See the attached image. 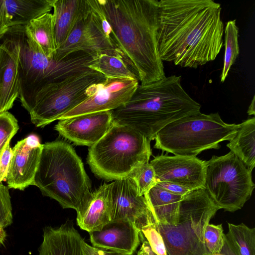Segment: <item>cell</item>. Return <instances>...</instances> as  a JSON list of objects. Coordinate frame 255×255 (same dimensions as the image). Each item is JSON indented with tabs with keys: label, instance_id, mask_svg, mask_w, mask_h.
I'll list each match as a JSON object with an SVG mask.
<instances>
[{
	"label": "cell",
	"instance_id": "cell-1",
	"mask_svg": "<svg viewBox=\"0 0 255 255\" xmlns=\"http://www.w3.org/2000/svg\"><path fill=\"white\" fill-rule=\"evenodd\" d=\"M221 4L212 0H161L157 41L162 61L197 68L214 61L223 45Z\"/></svg>",
	"mask_w": 255,
	"mask_h": 255
},
{
	"label": "cell",
	"instance_id": "cell-2",
	"mask_svg": "<svg viewBox=\"0 0 255 255\" xmlns=\"http://www.w3.org/2000/svg\"><path fill=\"white\" fill-rule=\"evenodd\" d=\"M108 21L112 46L119 49L140 84L165 77L158 52L157 0H96Z\"/></svg>",
	"mask_w": 255,
	"mask_h": 255
},
{
	"label": "cell",
	"instance_id": "cell-3",
	"mask_svg": "<svg viewBox=\"0 0 255 255\" xmlns=\"http://www.w3.org/2000/svg\"><path fill=\"white\" fill-rule=\"evenodd\" d=\"M180 76L139 84L125 104L111 111L114 124L129 127L151 141L169 124L200 112L201 105L185 91Z\"/></svg>",
	"mask_w": 255,
	"mask_h": 255
},
{
	"label": "cell",
	"instance_id": "cell-4",
	"mask_svg": "<svg viewBox=\"0 0 255 255\" xmlns=\"http://www.w3.org/2000/svg\"><path fill=\"white\" fill-rule=\"evenodd\" d=\"M34 183L43 196L55 200L63 209L76 212L93 195L82 160L73 147L62 140L43 144Z\"/></svg>",
	"mask_w": 255,
	"mask_h": 255
},
{
	"label": "cell",
	"instance_id": "cell-5",
	"mask_svg": "<svg viewBox=\"0 0 255 255\" xmlns=\"http://www.w3.org/2000/svg\"><path fill=\"white\" fill-rule=\"evenodd\" d=\"M150 142L137 131L114 124L99 141L89 147L87 162L100 178H124L140 165L149 162L152 154Z\"/></svg>",
	"mask_w": 255,
	"mask_h": 255
},
{
	"label": "cell",
	"instance_id": "cell-6",
	"mask_svg": "<svg viewBox=\"0 0 255 255\" xmlns=\"http://www.w3.org/2000/svg\"><path fill=\"white\" fill-rule=\"evenodd\" d=\"M240 124H227L218 113H201L177 120L156 135L154 148L175 155L196 157L204 150L219 149L220 143L230 140Z\"/></svg>",
	"mask_w": 255,
	"mask_h": 255
},
{
	"label": "cell",
	"instance_id": "cell-7",
	"mask_svg": "<svg viewBox=\"0 0 255 255\" xmlns=\"http://www.w3.org/2000/svg\"><path fill=\"white\" fill-rule=\"evenodd\" d=\"M93 62L91 55L82 51L73 52L60 61L49 59L25 32L23 26L19 62L18 98L21 106L25 109L43 86L90 69Z\"/></svg>",
	"mask_w": 255,
	"mask_h": 255
},
{
	"label": "cell",
	"instance_id": "cell-8",
	"mask_svg": "<svg viewBox=\"0 0 255 255\" xmlns=\"http://www.w3.org/2000/svg\"><path fill=\"white\" fill-rule=\"evenodd\" d=\"M218 210L205 188L183 196L175 224L155 222L167 255H210L204 244V232Z\"/></svg>",
	"mask_w": 255,
	"mask_h": 255
},
{
	"label": "cell",
	"instance_id": "cell-9",
	"mask_svg": "<svg viewBox=\"0 0 255 255\" xmlns=\"http://www.w3.org/2000/svg\"><path fill=\"white\" fill-rule=\"evenodd\" d=\"M105 79L104 75L91 69L77 72L42 87L25 109L31 123L43 128L92 96Z\"/></svg>",
	"mask_w": 255,
	"mask_h": 255
},
{
	"label": "cell",
	"instance_id": "cell-10",
	"mask_svg": "<svg viewBox=\"0 0 255 255\" xmlns=\"http://www.w3.org/2000/svg\"><path fill=\"white\" fill-rule=\"evenodd\" d=\"M205 187L219 209L234 212L251 198L255 185L252 171L231 151L205 161Z\"/></svg>",
	"mask_w": 255,
	"mask_h": 255
},
{
	"label": "cell",
	"instance_id": "cell-11",
	"mask_svg": "<svg viewBox=\"0 0 255 255\" xmlns=\"http://www.w3.org/2000/svg\"><path fill=\"white\" fill-rule=\"evenodd\" d=\"M110 221H126L139 229L154 222L144 196L138 194L134 181L129 177L108 184Z\"/></svg>",
	"mask_w": 255,
	"mask_h": 255
},
{
	"label": "cell",
	"instance_id": "cell-12",
	"mask_svg": "<svg viewBox=\"0 0 255 255\" xmlns=\"http://www.w3.org/2000/svg\"><path fill=\"white\" fill-rule=\"evenodd\" d=\"M22 27H11L0 40V114L11 109L19 97V62Z\"/></svg>",
	"mask_w": 255,
	"mask_h": 255
},
{
	"label": "cell",
	"instance_id": "cell-13",
	"mask_svg": "<svg viewBox=\"0 0 255 255\" xmlns=\"http://www.w3.org/2000/svg\"><path fill=\"white\" fill-rule=\"evenodd\" d=\"M138 85L137 79L105 77V80L97 85L92 96L64 114L60 120L115 110L129 101Z\"/></svg>",
	"mask_w": 255,
	"mask_h": 255
},
{
	"label": "cell",
	"instance_id": "cell-14",
	"mask_svg": "<svg viewBox=\"0 0 255 255\" xmlns=\"http://www.w3.org/2000/svg\"><path fill=\"white\" fill-rule=\"evenodd\" d=\"M149 163L157 181L172 182L190 190L205 187V161L196 157L161 154Z\"/></svg>",
	"mask_w": 255,
	"mask_h": 255
},
{
	"label": "cell",
	"instance_id": "cell-15",
	"mask_svg": "<svg viewBox=\"0 0 255 255\" xmlns=\"http://www.w3.org/2000/svg\"><path fill=\"white\" fill-rule=\"evenodd\" d=\"M114 125L111 111L83 114L59 120L54 129L76 145L91 146Z\"/></svg>",
	"mask_w": 255,
	"mask_h": 255
},
{
	"label": "cell",
	"instance_id": "cell-16",
	"mask_svg": "<svg viewBox=\"0 0 255 255\" xmlns=\"http://www.w3.org/2000/svg\"><path fill=\"white\" fill-rule=\"evenodd\" d=\"M43 144L39 137L31 134L20 140L12 148L5 181L8 188L21 191L34 185Z\"/></svg>",
	"mask_w": 255,
	"mask_h": 255
},
{
	"label": "cell",
	"instance_id": "cell-17",
	"mask_svg": "<svg viewBox=\"0 0 255 255\" xmlns=\"http://www.w3.org/2000/svg\"><path fill=\"white\" fill-rule=\"evenodd\" d=\"M116 49L106 39L89 10L77 22L53 59L60 61L77 51H84L93 58L106 51ZM117 49V48H116Z\"/></svg>",
	"mask_w": 255,
	"mask_h": 255
},
{
	"label": "cell",
	"instance_id": "cell-18",
	"mask_svg": "<svg viewBox=\"0 0 255 255\" xmlns=\"http://www.w3.org/2000/svg\"><path fill=\"white\" fill-rule=\"evenodd\" d=\"M89 233L92 246L123 255H133L140 241L139 230L129 221H110Z\"/></svg>",
	"mask_w": 255,
	"mask_h": 255
},
{
	"label": "cell",
	"instance_id": "cell-19",
	"mask_svg": "<svg viewBox=\"0 0 255 255\" xmlns=\"http://www.w3.org/2000/svg\"><path fill=\"white\" fill-rule=\"evenodd\" d=\"M83 240L70 220L58 227H46L39 255H84Z\"/></svg>",
	"mask_w": 255,
	"mask_h": 255
},
{
	"label": "cell",
	"instance_id": "cell-20",
	"mask_svg": "<svg viewBox=\"0 0 255 255\" xmlns=\"http://www.w3.org/2000/svg\"><path fill=\"white\" fill-rule=\"evenodd\" d=\"M54 35L57 50L65 41L79 19L89 10L87 0H54Z\"/></svg>",
	"mask_w": 255,
	"mask_h": 255
},
{
	"label": "cell",
	"instance_id": "cell-21",
	"mask_svg": "<svg viewBox=\"0 0 255 255\" xmlns=\"http://www.w3.org/2000/svg\"><path fill=\"white\" fill-rule=\"evenodd\" d=\"M111 221L108 196V184L101 185L93 192L88 203L77 212V225L90 233L101 229Z\"/></svg>",
	"mask_w": 255,
	"mask_h": 255
},
{
	"label": "cell",
	"instance_id": "cell-22",
	"mask_svg": "<svg viewBox=\"0 0 255 255\" xmlns=\"http://www.w3.org/2000/svg\"><path fill=\"white\" fill-rule=\"evenodd\" d=\"M144 196L155 222L164 225L176 223L180 202L183 196L170 193L157 185Z\"/></svg>",
	"mask_w": 255,
	"mask_h": 255
},
{
	"label": "cell",
	"instance_id": "cell-23",
	"mask_svg": "<svg viewBox=\"0 0 255 255\" xmlns=\"http://www.w3.org/2000/svg\"><path fill=\"white\" fill-rule=\"evenodd\" d=\"M227 146L250 170L255 165V118L240 124L234 136Z\"/></svg>",
	"mask_w": 255,
	"mask_h": 255
},
{
	"label": "cell",
	"instance_id": "cell-24",
	"mask_svg": "<svg viewBox=\"0 0 255 255\" xmlns=\"http://www.w3.org/2000/svg\"><path fill=\"white\" fill-rule=\"evenodd\" d=\"M54 0H4L11 26H25L30 21L49 13Z\"/></svg>",
	"mask_w": 255,
	"mask_h": 255
},
{
	"label": "cell",
	"instance_id": "cell-25",
	"mask_svg": "<svg viewBox=\"0 0 255 255\" xmlns=\"http://www.w3.org/2000/svg\"><path fill=\"white\" fill-rule=\"evenodd\" d=\"M25 32L38 45L44 55L53 59L56 53L52 13H45L24 26Z\"/></svg>",
	"mask_w": 255,
	"mask_h": 255
},
{
	"label": "cell",
	"instance_id": "cell-26",
	"mask_svg": "<svg viewBox=\"0 0 255 255\" xmlns=\"http://www.w3.org/2000/svg\"><path fill=\"white\" fill-rule=\"evenodd\" d=\"M93 59V63L89 68L101 73L105 77L137 80L132 69L118 49L103 52Z\"/></svg>",
	"mask_w": 255,
	"mask_h": 255
},
{
	"label": "cell",
	"instance_id": "cell-27",
	"mask_svg": "<svg viewBox=\"0 0 255 255\" xmlns=\"http://www.w3.org/2000/svg\"><path fill=\"white\" fill-rule=\"evenodd\" d=\"M226 235L230 239L240 255H255V228L243 223H228Z\"/></svg>",
	"mask_w": 255,
	"mask_h": 255
},
{
	"label": "cell",
	"instance_id": "cell-28",
	"mask_svg": "<svg viewBox=\"0 0 255 255\" xmlns=\"http://www.w3.org/2000/svg\"><path fill=\"white\" fill-rule=\"evenodd\" d=\"M225 54L220 81L225 82L229 72L240 53L238 43L239 28L235 19L229 20L224 29Z\"/></svg>",
	"mask_w": 255,
	"mask_h": 255
},
{
	"label": "cell",
	"instance_id": "cell-29",
	"mask_svg": "<svg viewBox=\"0 0 255 255\" xmlns=\"http://www.w3.org/2000/svg\"><path fill=\"white\" fill-rule=\"evenodd\" d=\"M128 177L134 181L140 196L146 194L157 181L154 170L149 162L143 163L136 168Z\"/></svg>",
	"mask_w": 255,
	"mask_h": 255
},
{
	"label": "cell",
	"instance_id": "cell-30",
	"mask_svg": "<svg viewBox=\"0 0 255 255\" xmlns=\"http://www.w3.org/2000/svg\"><path fill=\"white\" fill-rule=\"evenodd\" d=\"M140 240L146 241L152 251L157 255H167L164 242L155 221L149 223L139 229Z\"/></svg>",
	"mask_w": 255,
	"mask_h": 255
},
{
	"label": "cell",
	"instance_id": "cell-31",
	"mask_svg": "<svg viewBox=\"0 0 255 255\" xmlns=\"http://www.w3.org/2000/svg\"><path fill=\"white\" fill-rule=\"evenodd\" d=\"M222 224L217 225L208 224L205 228L204 241L210 255L220 253L225 242Z\"/></svg>",
	"mask_w": 255,
	"mask_h": 255
},
{
	"label": "cell",
	"instance_id": "cell-32",
	"mask_svg": "<svg viewBox=\"0 0 255 255\" xmlns=\"http://www.w3.org/2000/svg\"><path fill=\"white\" fill-rule=\"evenodd\" d=\"M18 129L17 120L12 114L8 112L0 114V154Z\"/></svg>",
	"mask_w": 255,
	"mask_h": 255
},
{
	"label": "cell",
	"instance_id": "cell-33",
	"mask_svg": "<svg viewBox=\"0 0 255 255\" xmlns=\"http://www.w3.org/2000/svg\"><path fill=\"white\" fill-rule=\"evenodd\" d=\"M10 142H7L6 146L0 154V183L5 181L10 161L12 154V148Z\"/></svg>",
	"mask_w": 255,
	"mask_h": 255
},
{
	"label": "cell",
	"instance_id": "cell-34",
	"mask_svg": "<svg viewBox=\"0 0 255 255\" xmlns=\"http://www.w3.org/2000/svg\"><path fill=\"white\" fill-rule=\"evenodd\" d=\"M12 27L4 0H0V40Z\"/></svg>",
	"mask_w": 255,
	"mask_h": 255
},
{
	"label": "cell",
	"instance_id": "cell-35",
	"mask_svg": "<svg viewBox=\"0 0 255 255\" xmlns=\"http://www.w3.org/2000/svg\"><path fill=\"white\" fill-rule=\"evenodd\" d=\"M156 185L173 194L183 196L190 191L180 185L166 181H157Z\"/></svg>",
	"mask_w": 255,
	"mask_h": 255
},
{
	"label": "cell",
	"instance_id": "cell-36",
	"mask_svg": "<svg viewBox=\"0 0 255 255\" xmlns=\"http://www.w3.org/2000/svg\"><path fill=\"white\" fill-rule=\"evenodd\" d=\"M82 248L84 255H123L111 250L90 246L84 240L82 242Z\"/></svg>",
	"mask_w": 255,
	"mask_h": 255
},
{
	"label": "cell",
	"instance_id": "cell-37",
	"mask_svg": "<svg viewBox=\"0 0 255 255\" xmlns=\"http://www.w3.org/2000/svg\"><path fill=\"white\" fill-rule=\"evenodd\" d=\"M220 253L223 255H240L226 234H225L224 244Z\"/></svg>",
	"mask_w": 255,
	"mask_h": 255
},
{
	"label": "cell",
	"instance_id": "cell-38",
	"mask_svg": "<svg viewBox=\"0 0 255 255\" xmlns=\"http://www.w3.org/2000/svg\"><path fill=\"white\" fill-rule=\"evenodd\" d=\"M142 245L137 253V255H157L151 249L148 243L144 240H141Z\"/></svg>",
	"mask_w": 255,
	"mask_h": 255
},
{
	"label": "cell",
	"instance_id": "cell-39",
	"mask_svg": "<svg viewBox=\"0 0 255 255\" xmlns=\"http://www.w3.org/2000/svg\"><path fill=\"white\" fill-rule=\"evenodd\" d=\"M6 238V233L4 228L0 224V246L3 245Z\"/></svg>",
	"mask_w": 255,
	"mask_h": 255
},
{
	"label": "cell",
	"instance_id": "cell-40",
	"mask_svg": "<svg viewBox=\"0 0 255 255\" xmlns=\"http://www.w3.org/2000/svg\"><path fill=\"white\" fill-rule=\"evenodd\" d=\"M255 96H254L251 103L248 108L247 113L249 116L255 115Z\"/></svg>",
	"mask_w": 255,
	"mask_h": 255
},
{
	"label": "cell",
	"instance_id": "cell-41",
	"mask_svg": "<svg viewBox=\"0 0 255 255\" xmlns=\"http://www.w3.org/2000/svg\"><path fill=\"white\" fill-rule=\"evenodd\" d=\"M210 255H223L221 253H218V254H211Z\"/></svg>",
	"mask_w": 255,
	"mask_h": 255
}]
</instances>
